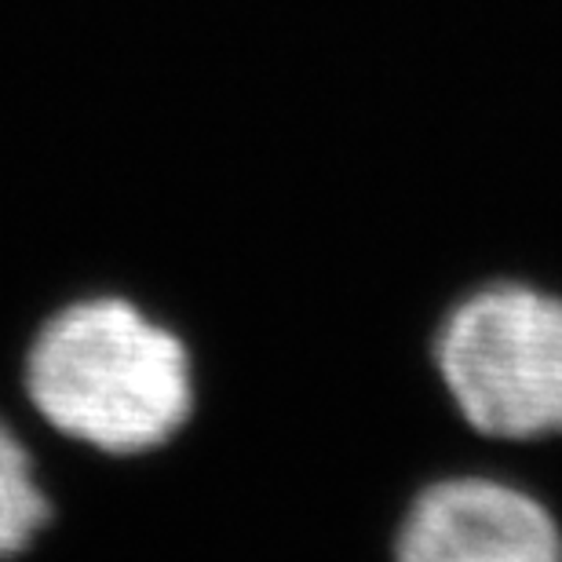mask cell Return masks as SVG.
Segmentation results:
<instances>
[{"mask_svg":"<svg viewBox=\"0 0 562 562\" xmlns=\"http://www.w3.org/2000/svg\"><path fill=\"white\" fill-rule=\"evenodd\" d=\"M59 508L33 446L0 420V562H19L55 530Z\"/></svg>","mask_w":562,"mask_h":562,"instance_id":"277c9868","label":"cell"},{"mask_svg":"<svg viewBox=\"0 0 562 562\" xmlns=\"http://www.w3.org/2000/svg\"><path fill=\"white\" fill-rule=\"evenodd\" d=\"M424 358L442 406L471 438H562L559 289L501 274L457 292L427 329Z\"/></svg>","mask_w":562,"mask_h":562,"instance_id":"7a4b0ae2","label":"cell"},{"mask_svg":"<svg viewBox=\"0 0 562 562\" xmlns=\"http://www.w3.org/2000/svg\"><path fill=\"white\" fill-rule=\"evenodd\" d=\"M19 387L55 438L128 464L179 446L201 413L190 336L132 292L88 289L33 318Z\"/></svg>","mask_w":562,"mask_h":562,"instance_id":"6da1fadb","label":"cell"},{"mask_svg":"<svg viewBox=\"0 0 562 562\" xmlns=\"http://www.w3.org/2000/svg\"><path fill=\"white\" fill-rule=\"evenodd\" d=\"M391 562H562V519L541 493L493 471H438L402 501Z\"/></svg>","mask_w":562,"mask_h":562,"instance_id":"3957f363","label":"cell"}]
</instances>
